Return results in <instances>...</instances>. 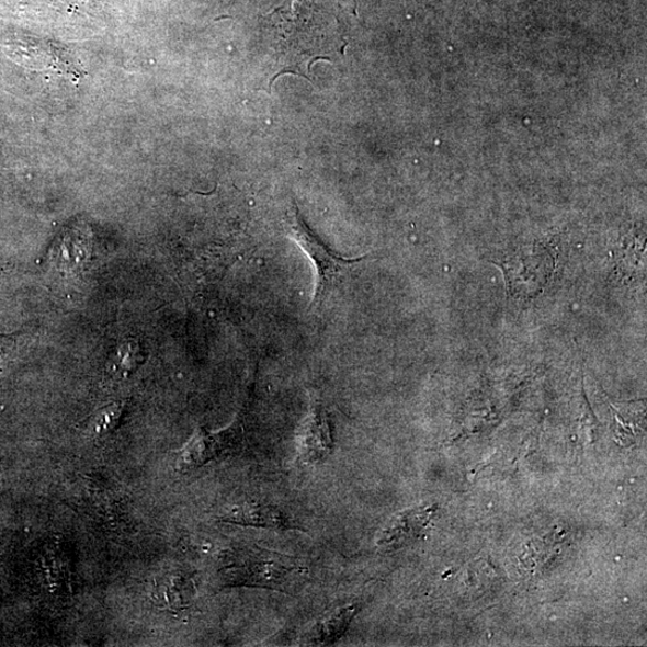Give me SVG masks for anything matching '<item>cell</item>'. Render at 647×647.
<instances>
[{"label": "cell", "mask_w": 647, "mask_h": 647, "mask_svg": "<svg viewBox=\"0 0 647 647\" xmlns=\"http://www.w3.org/2000/svg\"><path fill=\"white\" fill-rule=\"evenodd\" d=\"M16 341L10 338L0 339V368H3L10 355L16 351Z\"/></svg>", "instance_id": "8fae6325"}, {"label": "cell", "mask_w": 647, "mask_h": 647, "mask_svg": "<svg viewBox=\"0 0 647 647\" xmlns=\"http://www.w3.org/2000/svg\"><path fill=\"white\" fill-rule=\"evenodd\" d=\"M240 432L236 429L212 433L205 430H198L190 442L179 452L177 458V468L179 472H191L203 467L226 453L237 445Z\"/></svg>", "instance_id": "277c9868"}, {"label": "cell", "mask_w": 647, "mask_h": 647, "mask_svg": "<svg viewBox=\"0 0 647 647\" xmlns=\"http://www.w3.org/2000/svg\"><path fill=\"white\" fill-rule=\"evenodd\" d=\"M333 449L329 413L319 400L313 398L300 433L299 457L305 464L326 459Z\"/></svg>", "instance_id": "5b68a950"}, {"label": "cell", "mask_w": 647, "mask_h": 647, "mask_svg": "<svg viewBox=\"0 0 647 647\" xmlns=\"http://www.w3.org/2000/svg\"><path fill=\"white\" fill-rule=\"evenodd\" d=\"M219 521L241 526H253L275 530L299 529L292 518L276 507L264 503H243L231 509Z\"/></svg>", "instance_id": "52a82bcc"}, {"label": "cell", "mask_w": 647, "mask_h": 647, "mask_svg": "<svg viewBox=\"0 0 647 647\" xmlns=\"http://www.w3.org/2000/svg\"><path fill=\"white\" fill-rule=\"evenodd\" d=\"M141 361L140 348L133 340L124 341L116 352L114 366L121 374H129L137 370Z\"/></svg>", "instance_id": "30bf717a"}, {"label": "cell", "mask_w": 647, "mask_h": 647, "mask_svg": "<svg viewBox=\"0 0 647 647\" xmlns=\"http://www.w3.org/2000/svg\"><path fill=\"white\" fill-rule=\"evenodd\" d=\"M434 508L425 507L398 513L385 526L377 540L381 548L393 550L420 538L434 515Z\"/></svg>", "instance_id": "8992f818"}, {"label": "cell", "mask_w": 647, "mask_h": 647, "mask_svg": "<svg viewBox=\"0 0 647 647\" xmlns=\"http://www.w3.org/2000/svg\"><path fill=\"white\" fill-rule=\"evenodd\" d=\"M246 556L228 572L229 584L288 592L304 575V568L287 563L282 555L254 548Z\"/></svg>", "instance_id": "7a4b0ae2"}, {"label": "cell", "mask_w": 647, "mask_h": 647, "mask_svg": "<svg viewBox=\"0 0 647 647\" xmlns=\"http://www.w3.org/2000/svg\"><path fill=\"white\" fill-rule=\"evenodd\" d=\"M511 294L530 297L547 286L554 270V259L545 245L510 256L501 264Z\"/></svg>", "instance_id": "3957f363"}, {"label": "cell", "mask_w": 647, "mask_h": 647, "mask_svg": "<svg viewBox=\"0 0 647 647\" xmlns=\"http://www.w3.org/2000/svg\"><path fill=\"white\" fill-rule=\"evenodd\" d=\"M359 606L351 603L336 608L330 614L324 616L315 627L314 642L318 645H332L343 637V634L351 626L357 613Z\"/></svg>", "instance_id": "ba28073f"}, {"label": "cell", "mask_w": 647, "mask_h": 647, "mask_svg": "<svg viewBox=\"0 0 647 647\" xmlns=\"http://www.w3.org/2000/svg\"><path fill=\"white\" fill-rule=\"evenodd\" d=\"M288 237L299 246L315 266V293L309 308L322 306L333 292L341 286L345 275L351 273V270L356 264L364 262L366 259V256L344 258L336 253L307 226L296 205L288 224Z\"/></svg>", "instance_id": "6da1fadb"}, {"label": "cell", "mask_w": 647, "mask_h": 647, "mask_svg": "<svg viewBox=\"0 0 647 647\" xmlns=\"http://www.w3.org/2000/svg\"><path fill=\"white\" fill-rule=\"evenodd\" d=\"M124 412V404L115 402L98 411L90 422L89 430L97 436L111 433L121 422Z\"/></svg>", "instance_id": "9c48e42d"}]
</instances>
